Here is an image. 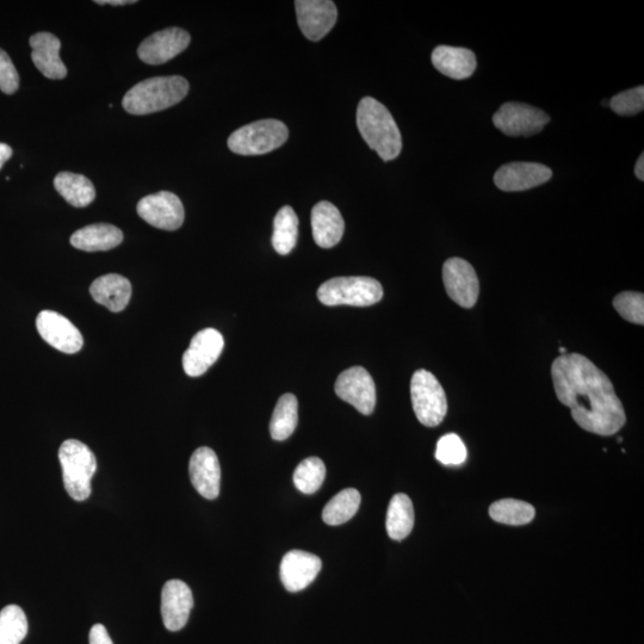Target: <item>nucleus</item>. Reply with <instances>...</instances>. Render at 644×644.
<instances>
[{
    "label": "nucleus",
    "instance_id": "obj_1",
    "mask_svg": "<svg viewBox=\"0 0 644 644\" xmlns=\"http://www.w3.org/2000/svg\"><path fill=\"white\" fill-rule=\"evenodd\" d=\"M557 399L571 408L582 430L612 436L627 421L624 407L609 377L590 359L580 354L557 357L551 365Z\"/></svg>",
    "mask_w": 644,
    "mask_h": 644
},
{
    "label": "nucleus",
    "instance_id": "obj_2",
    "mask_svg": "<svg viewBox=\"0 0 644 644\" xmlns=\"http://www.w3.org/2000/svg\"><path fill=\"white\" fill-rule=\"evenodd\" d=\"M357 126L364 141L383 161L400 156V129L385 105L371 97L363 98L358 104Z\"/></svg>",
    "mask_w": 644,
    "mask_h": 644
},
{
    "label": "nucleus",
    "instance_id": "obj_3",
    "mask_svg": "<svg viewBox=\"0 0 644 644\" xmlns=\"http://www.w3.org/2000/svg\"><path fill=\"white\" fill-rule=\"evenodd\" d=\"M188 80L181 76L156 77L136 84L123 97V108L132 115H148L173 107L187 97Z\"/></svg>",
    "mask_w": 644,
    "mask_h": 644
},
{
    "label": "nucleus",
    "instance_id": "obj_4",
    "mask_svg": "<svg viewBox=\"0 0 644 644\" xmlns=\"http://www.w3.org/2000/svg\"><path fill=\"white\" fill-rule=\"evenodd\" d=\"M59 460L68 495L76 501L88 499L92 492L91 481L97 470L94 452L88 445L68 439L61 444Z\"/></svg>",
    "mask_w": 644,
    "mask_h": 644
},
{
    "label": "nucleus",
    "instance_id": "obj_5",
    "mask_svg": "<svg viewBox=\"0 0 644 644\" xmlns=\"http://www.w3.org/2000/svg\"><path fill=\"white\" fill-rule=\"evenodd\" d=\"M383 297L381 283L371 277H336L322 283L318 299L325 306L368 307Z\"/></svg>",
    "mask_w": 644,
    "mask_h": 644
},
{
    "label": "nucleus",
    "instance_id": "obj_6",
    "mask_svg": "<svg viewBox=\"0 0 644 644\" xmlns=\"http://www.w3.org/2000/svg\"><path fill=\"white\" fill-rule=\"evenodd\" d=\"M289 130L278 120H260L235 130L228 147L239 156H262L286 144Z\"/></svg>",
    "mask_w": 644,
    "mask_h": 644
},
{
    "label": "nucleus",
    "instance_id": "obj_7",
    "mask_svg": "<svg viewBox=\"0 0 644 644\" xmlns=\"http://www.w3.org/2000/svg\"><path fill=\"white\" fill-rule=\"evenodd\" d=\"M411 398L414 413L421 424L436 427L448 413L447 394L430 371L420 369L411 381Z\"/></svg>",
    "mask_w": 644,
    "mask_h": 644
},
{
    "label": "nucleus",
    "instance_id": "obj_8",
    "mask_svg": "<svg viewBox=\"0 0 644 644\" xmlns=\"http://www.w3.org/2000/svg\"><path fill=\"white\" fill-rule=\"evenodd\" d=\"M549 121L550 117L543 110L518 102L501 105L493 116L494 126L513 138L540 133Z\"/></svg>",
    "mask_w": 644,
    "mask_h": 644
},
{
    "label": "nucleus",
    "instance_id": "obj_9",
    "mask_svg": "<svg viewBox=\"0 0 644 644\" xmlns=\"http://www.w3.org/2000/svg\"><path fill=\"white\" fill-rule=\"evenodd\" d=\"M445 290L452 301L463 308L478 302L480 283L472 264L462 258H450L443 266Z\"/></svg>",
    "mask_w": 644,
    "mask_h": 644
},
{
    "label": "nucleus",
    "instance_id": "obj_10",
    "mask_svg": "<svg viewBox=\"0 0 644 644\" xmlns=\"http://www.w3.org/2000/svg\"><path fill=\"white\" fill-rule=\"evenodd\" d=\"M136 210L148 225L164 231H176L181 228L185 218L182 201L170 191H160L158 194L142 198Z\"/></svg>",
    "mask_w": 644,
    "mask_h": 644
},
{
    "label": "nucleus",
    "instance_id": "obj_11",
    "mask_svg": "<svg viewBox=\"0 0 644 644\" xmlns=\"http://www.w3.org/2000/svg\"><path fill=\"white\" fill-rule=\"evenodd\" d=\"M336 394L359 413L370 416L376 406V386L373 377L362 367L343 371L338 376Z\"/></svg>",
    "mask_w": 644,
    "mask_h": 644
},
{
    "label": "nucleus",
    "instance_id": "obj_12",
    "mask_svg": "<svg viewBox=\"0 0 644 644\" xmlns=\"http://www.w3.org/2000/svg\"><path fill=\"white\" fill-rule=\"evenodd\" d=\"M225 339L214 328H206L196 334L183 356L185 374L198 377L206 374L208 369L218 361L224 351Z\"/></svg>",
    "mask_w": 644,
    "mask_h": 644
},
{
    "label": "nucleus",
    "instance_id": "obj_13",
    "mask_svg": "<svg viewBox=\"0 0 644 644\" xmlns=\"http://www.w3.org/2000/svg\"><path fill=\"white\" fill-rule=\"evenodd\" d=\"M297 22L308 40L317 42L336 26L338 10L330 0H297Z\"/></svg>",
    "mask_w": 644,
    "mask_h": 644
},
{
    "label": "nucleus",
    "instance_id": "obj_14",
    "mask_svg": "<svg viewBox=\"0 0 644 644\" xmlns=\"http://www.w3.org/2000/svg\"><path fill=\"white\" fill-rule=\"evenodd\" d=\"M36 327L46 343L64 354H77L83 348L82 333L64 315L43 311L36 319Z\"/></svg>",
    "mask_w": 644,
    "mask_h": 644
},
{
    "label": "nucleus",
    "instance_id": "obj_15",
    "mask_svg": "<svg viewBox=\"0 0 644 644\" xmlns=\"http://www.w3.org/2000/svg\"><path fill=\"white\" fill-rule=\"evenodd\" d=\"M191 37L181 28H167L141 43L138 55L148 65H163L189 47Z\"/></svg>",
    "mask_w": 644,
    "mask_h": 644
},
{
    "label": "nucleus",
    "instance_id": "obj_16",
    "mask_svg": "<svg viewBox=\"0 0 644 644\" xmlns=\"http://www.w3.org/2000/svg\"><path fill=\"white\" fill-rule=\"evenodd\" d=\"M193 608L194 597L190 587L182 580L167 581L161 592V616L165 628L170 631L182 630Z\"/></svg>",
    "mask_w": 644,
    "mask_h": 644
},
{
    "label": "nucleus",
    "instance_id": "obj_17",
    "mask_svg": "<svg viewBox=\"0 0 644 644\" xmlns=\"http://www.w3.org/2000/svg\"><path fill=\"white\" fill-rule=\"evenodd\" d=\"M553 177L548 166L537 163H511L495 173L494 183L500 190L513 193L540 187Z\"/></svg>",
    "mask_w": 644,
    "mask_h": 644
},
{
    "label": "nucleus",
    "instance_id": "obj_18",
    "mask_svg": "<svg viewBox=\"0 0 644 644\" xmlns=\"http://www.w3.org/2000/svg\"><path fill=\"white\" fill-rule=\"evenodd\" d=\"M189 474L191 483L203 498L214 500L219 497L221 468L214 450L198 448L190 458Z\"/></svg>",
    "mask_w": 644,
    "mask_h": 644
},
{
    "label": "nucleus",
    "instance_id": "obj_19",
    "mask_svg": "<svg viewBox=\"0 0 644 644\" xmlns=\"http://www.w3.org/2000/svg\"><path fill=\"white\" fill-rule=\"evenodd\" d=\"M322 562L318 556L307 551L291 550L281 563V580L289 592L305 590L321 571Z\"/></svg>",
    "mask_w": 644,
    "mask_h": 644
},
{
    "label": "nucleus",
    "instance_id": "obj_20",
    "mask_svg": "<svg viewBox=\"0 0 644 644\" xmlns=\"http://www.w3.org/2000/svg\"><path fill=\"white\" fill-rule=\"evenodd\" d=\"M30 47L33 48V63L43 76L53 80L66 78L67 68L60 59L61 42L57 36L37 33L30 37Z\"/></svg>",
    "mask_w": 644,
    "mask_h": 644
},
{
    "label": "nucleus",
    "instance_id": "obj_21",
    "mask_svg": "<svg viewBox=\"0 0 644 644\" xmlns=\"http://www.w3.org/2000/svg\"><path fill=\"white\" fill-rule=\"evenodd\" d=\"M345 222L338 208L322 201L312 210V231L315 243L322 249L339 244L344 235Z\"/></svg>",
    "mask_w": 644,
    "mask_h": 644
},
{
    "label": "nucleus",
    "instance_id": "obj_22",
    "mask_svg": "<svg viewBox=\"0 0 644 644\" xmlns=\"http://www.w3.org/2000/svg\"><path fill=\"white\" fill-rule=\"evenodd\" d=\"M431 59L433 66L439 72L455 80L472 77L478 66L475 54L461 47L438 46L433 51Z\"/></svg>",
    "mask_w": 644,
    "mask_h": 644
},
{
    "label": "nucleus",
    "instance_id": "obj_23",
    "mask_svg": "<svg viewBox=\"0 0 644 644\" xmlns=\"http://www.w3.org/2000/svg\"><path fill=\"white\" fill-rule=\"evenodd\" d=\"M90 293L99 305L107 307L110 312L119 313L128 306L132 284L121 275H104L91 284Z\"/></svg>",
    "mask_w": 644,
    "mask_h": 644
},
{
    "label": "nucleus",
    "instance_id": "obj_24",
    "mask_svg": "<svg viewBox=\"0 0 644 644\" xmlns=\"http://www.w3.org/2000/svg\"><path fill=\"white\" fill-rule=\"evenodd\" d=\"M123 233L109 224L89 225L72 234L71 244L85 252L110 251L121 245Z\"/></svg>",
    "mask_w": 644,
    "mask_h": 644
},
{
    "label": "nucleus",
    "instance_id": "obj_25",
    "mask_svg": "<svg viewBox=\"0 0 644 644\" xmlns=\"http://www.w3.org/2000/svg\"><path fill=\"white\" fill-rule=\"evenodd\" d=\"M54 187L66 202L76 208H85L95 201L96 189L89 178L72 172H61L54 179Z\"/></svg>",
    "mask_w": 644,
    "mask_h": 644
},
{
    "label": "nucleus",
    "instance_id": "obj_26",
    "mask_svg": "<svg viewBox=\"0 0 644 644\" xmlns=\"http://www.w3.org/2000/svg\"><path fill=\"white\" fill-rule=\"evenodd\" d=\"M414 526L412 500L406 494H396L390 500L386 528L388 536L394 541H402L411 534Z\"/></svg>",
    "mask_w": 644,
    "mask_h": 644
},
{
    "label": "nucleus",
    "instance_id": "obj_27",
    "mask_svg": "<svg viewBox=\"0 0 644 644\" xmlns=\"http://www.w3.org/2000/svg\"><path fill=\"white\" fill-rule=\"evenodd\" d=\"M299 421V402L293 394H284L278 400L270 423L271 437L275 441H286L293 435Z\"/></svg>",
    "mask_w": 644,
    "mask_h": 644
},
{
    "label": "nucleus",
    "instance_id": "obj_28",
    "mask_svg": "<svg viewBox=\"0 0 644 644\" xmlns=\"http://www.w3.org/2000/svg\"><path fill=\"white\" fill-rule=\"evenodd\" d=\"M299 237V218L294 209L286 206L280 209L274 220L272 246L278 255L287 256L295 249Z\"/></svg>",
    "mask_w": 644,
    "mask_h": 644
},
{
    "label": "nucleus",
    "instance_id": "obj_29",
    "mask_svg": "<svg viewBox=\"0 0 644 644\" xmlns=\"http://www.w3.org/2000/svg\"><path fill=\"white\" fill-rule=\"evenodd\" d=\"M361 501V494L357 489H344V491L328 501L324 511H322V520L327 525L332 526L345 524L356 515L359 506H361Z\"/></svg>",
    "mask_w": 644,
    "mask_h": 644
},
{
    "label": "nucleus",
    "instance_id": "obj_30",
    "mask_svg": "<svg viewBox=\"0 0 644 644\" xmlns=\"http://www.w3.org/2000/svg\"><path fill=\"white\" fill-rule=\"evenodd\" d=\"M489 516L494 522L512 526L529 524L534 520V506L516 499H503L489 507Z\"/></svg>",
    "mask_w": 644,
    "mask_h": 644
},
{
    "label": "nucleus",
    "instance_id": "obj_31",
    "mask_svg": "<svg viewBox=\"0 0 644 644\" xmlns=\"http://www.w3.org/2000/svg\"><path fill=\"white\" fill-rule=\"evenodd\" d=\"M28 634L26 613L17 605L0 611V644H20Z\"/></svg>",
    "mask_w": 644,
    "mask_h": 644
},
{
    "label": "nucleus",
    "instance_id": "obj_32",
    "mask_svg": "<svg viewBox=\"0 0 644 644\" xmlns=\"http://www.w3.org/2000/svg\"><path fill=\"white\" fill-rule=\"evenodd\" d=\"M325 476V463L319 457H308L297 466L293 480L300 492L314 494L324 483Z\"/></svg>",
    "mask_w": 644,
    "mask_h": 644
},
{
    "label": "nucleus",
    "instance_id": "obj_33",
    "mask_svg": "<svg viewBox=\"0 0 644 644\" xmlns=\"http://www.w3.org/2000/svg\"><path fill=\"white\" fill-rule=\"evenodd\" d=\"M467 456L466 445H464L462 439L455 435V433H449V435H445L439 439L436 458L444 466H461V464L467 461Z\"/></svg>",
    "mask_w": 644,
    "mask_h": 644
},
{
    "label": "nucleus",
    "instance_id": "obj_34",
    "mask_svg": "<svg viewBox=\"0 0 644 644\" xmlns=\"http://www.w3.org/2000/svg\"><path fill=\"white\" fill-rule=\"evenodd\" d=\"M613 307L624 320L631 324L644 325V295L624 291L613 299Z\"/></svg>",
    "mask_w": 644,
    "mask_h": 644
},
{
    "label": "nucleus",
    "instance_id": "obj_35",
    "mask_svg": "<svg viewBox=\"0 0 644 644\" xmlns=\"http://www.w3.org/2000/svg\"><path fill=\"white\" fill-rule=\"evenodd\" d=\"M610 107L616 114L621 116H633L640 114L644 108V88L631 89L621 92L610 101Z\"/></svg>",
    "mask_w": 644,
    "mask_h": 644
},
{
    "label": "nucleus",
    "instance_id": "obj_36",
    "mask_svg": "<svg viewBox=\"0 0 644 644\" xmlns=\"http://www.w3.org/2000/svg\"><path fill=\"white\" fill-rule=\"evenodd\" d=\"M20 88V76L8 53L0 48V90L5 95H12Z\"/></svg>",
    "mask_w": 644,
    "mask_h": 644
},
{
    "label": "nucleus",
    "instance_id": "obj_37",
    "mask_svg": "<svg viewBox=\"0 0 644 644\" xmlns=\"http://www.w3.org/2000/svg\"><path fill=\"white\" fill-rule=\"evenodd\" d=\"M90 644H114L104 625L96 624L90 630Z\"/></svg>",
    "mask_w": 644,
    "mask_h": 644
},
{
    "label": "nucleus",
    "instance_id": "obj_38",
    "mask_svg": "<svg viewBox=\"0 0 644 644\" xmlns=\"http://www.w3.org/2000/svg\"><path fill=\"white\" fill-rule=\"evenodd\" d=\"M12 157V148L9 145L2 144L0 142V170L2 167Z\"/></svg>",
    "mask_w": 644,
    "mask_h": 644
},
{
    "label": "nucleus",
    "instance_id": "obj_39",
    "mask_svg": "<svg viewBox=\"0 0 644 644\" xmlns=\"http://www.w3.org/2000/svg\"><path fill=\"white\" fill-rule=\"evenodd\" d=\"M95 3L98 5L119 6V5L136 4V0H97V2Z\"/></svg>",
    "mask_w": 644,
    "mask_h": 644
},
{
    "label": "nucleus",
    "instance_id": "obj_40",
    "mask_svg": "<svg viewBox=\"0 0 644 644\" xmlns=\"http://www.w3.org/2000/svg\"><path fill=\"white\" fill-rule=\"evenodd\" d=\"M635 175L637 178L640 179L641 182L644 181V156L643 153L641 154V157L639 160H637L636 166H635Z\"/></svg>",
    "mask_w": 644,
    "mask_h": 644
},
{
    "label": "nucleus",
    "instance_id": "obj_41",
    "mask_svg": "<svg viewBox=\"0 0 644 644\" xmlns=\"http://www.w3.org/2000/svg\"><path fill=\"white\" fill-rule=\"evenodd\" d=\"M560 352H561V355H566V352H567V351H566V349H565V348H561V349H560Z\"/></svg>",
    "mask_w": 644,
    "mask_h": 644
},
{
    "label": "nucleus",
    "instance_id": "obj_42",
    "mask_svg": "<svg viewBox=\"0 0 644 644\" xmlns=\"http://www.w3.org/2000/svg\"><path fill=\"white\" fill-rule=\"evenodd\" d=\"M617 442H618V443H622V442H623V439H622V438H618V441H617Z\"/></svg>",
    "mask_w": 644,
    "mask_h": 644
}]
</instances>
